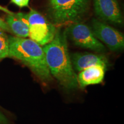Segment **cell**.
<instances>
[{
  "label": "cell",
  "instance_id": "cell-1",
  "mask_svg": "<svg viewBox=\"0 0 124 124\" xmlns=\"http://www.w3.org/2000/svg\"><path fill=\"white\" fill-rule=\"evenodd\" d=\"M66 31L57 29L50 43L43 46L49 72L60 86L67 90L79 87L77 75L71 63Z\"/></svg>",
  "mask_w": 124,
  "mask_h": 124
},
{
  "label": "cell",
  "instance_id": "cell-2",
  "mask_svg": "<svg viewBox=\"0 0 124 124\" xmlns=\"http://www.w3.org/2000/svg\"><path fill=\"white\" fill-rule=\"evenodd\" d=\"M8 57L16 59L27 66L43 83L53 80L46 64L43 47L31 39L9 36Z\"/></svg>",
  "mask_w": 124,
  "mask_h": 124
},
{
  "label": "cell",
  "instance_id": "cell-3",
  "mask_svg": "<svg viewBox=\"0 0 124 124\" xmlns=\"http://www.w3.org/2000/svg\"><path fill=\"white\" fill-rule=\"evenodd\" d=\"M89 0H49L48 12L54 25L79 22L89 7Z\"/></svg>",
  "mask_w": 124,
  "mask_h": 124
},
{
  "label": "cell",
  "instance_id": "cell-4",
  "mask_svg": "<svg viewBox=\"0 0 124 124\" xmlns=\"http://www.w3.org/2000/svg\"><path fill=\"white\" fill-rule=\"evenodd\" d=\"M29 24V37L43 46L50 43L55 37L57 28L55 25L35 9L27 13Z\"/></svg>",
  "mask_w": 124,
  "mask_h": 124
},
{
  "label": "cell",
  "instance_id": "cell-5",
  "mask_svg": "<svg viewBox=\"0 0 124 124\" xmlns=\"http://www.w3.org/2000/svg\"><path fill=\"white\" fill-rule=\"evenodd\" d=\"M65 31L67 37L76 46L95 51L97 53L106 51L104 45L96 38L91 29L86 24L79 22L72 23Z\"/></svg>",
  "mask_w": 124,
  "mask_h": 124
},
{
  "label": "cell",
  "instance_id": "cell-6",
  "mask_svg": "<svg viewBox=\"0 0 124 124\" xmlns=\"http://www.w3.org/2000/svg\"><path fill=\"white\" fill-rule=\"evenodd\" d=\"M91 30L96 38L103 43L113 52L123 50L124 34L106 23L97 19H93Z\"/></svg>",
  "mask_w": 124,
  "mask_h": 124
},
{
  "label": "cell",
  "instance_id": "cell-7",
  "mask_svg": "<svg viewBox=\"0 0 124 124\" xmlns=\"http://www.w3.org/2000/svg\"><path fill=\"white\" fill-rule=\"evenodd\" d=\"M96 15L103 21L116 25H122L124 19L117 0H94Z\"/></svg>",
  "mask_w": 124,
  "mask_h": 124
},
{
  "label": "cell",
  "instance_id": "cell-8",
  "mask_svg": "<svg viewBox=\"0 0 124 124\" xmlns=\"http://www.w3.org/2000/svg\"><path fill=\"white\" fill-rule=\"evenodd\" d=\"M70 56L74 70L78 72L95 65H102L106 67L108 65V58L103 54L75 52Z\"/></svg>",
  "mask_w": 124,
  "mask_h": 124
},
{
  "label": "cell",
  "instance_id": "cell-9",
  "mask_svg": "<svg viewBox=\"0 0 124 124\" xmlns=\"http://www.w3.org/2000/svg\"><path fill=\"white\" fill-rule=\"evenodd\" d=\"M107 67L95 65L80 71L77 75L78 86L85 88L90 85H97L103 81Z\"/></svg>",
  "mask_w": 124,
  "mask_h": 124
},
{
  "label": "cell",
  "instance_id": "cell-10",
  "mask_svg": "<svg viewBox=\"0 0 124 124\" xmlns=\"http://www.w3.org/2000/svg\"><path fill=\"white\" fill-rule=\"evenodd\" d=\"M6 23L10 29L16 37L27 38L29 37V24L27 13L18 12L13 15H8Z\"/></svg>",
  "mask_w": 124,
  "mask_h": 124
},
{
  "label": "cell",
  "instance_id": "cell-11",
  "mask_svg": "<svg viewBox=\"0 0 124 124\" xmlns=\"http://www.w3.org/2000/svg\"><path fill=\"white\" fill-rule=\"evenodd\" d=\"M8 36L5 32L0 31V61L8 57Z\"/></svg>",
  "mask_w": 124,
  "mask_h": 124
},
{
  "label": "cell",
  "instance_id": "cell-12",
  "mask_svg": "<svg viewBox=\"0 0 124 124\" xmlns=\"http://www.w3.org/2000/svg\"><path fill=\"white\" fill-rule=\"evenodd\" d=\"M30 0H11V2L20 8L28 7Z\"/></svg>",
  "mask_w": 124,
  "mask_h": 124
},
{
  "label": "cell",
  "instance_id": "cell-13",
  "mask_svg": "<svg viewBox=\"0 0 124 124\" xmlns=\"http://www.w3.org/2000/svg\"><path fill=\"white\" fill-rule=\"evenodd\" d=\"M0 31H4V32H10L7 23L1 18H0Z\"/></svg>",
  "mask_w": 124,
  "mask_h": 124
},
{
  "label": "cell",
  "instance_id": "cell-14",
  "mask_svg": "<svg viewBox=\"0 0 124 124\" xmlns=\"http://www.w3.org/2000/svg\"><path fill=\"white\" fill-rule=\"evenodd\" d=\"M0 124H11L8 118L0 111Z\"/></svg>",
  "mask_w": 124,
  "mask_h": 124
},
{
  "label": "cell",
  "instance_id": "cell-15",
  "mask_svg": "<svg viewBox=\"0 0 124 124\" xmlns=\"http://www.w3.org/2000/svg\"><path fill=\"white\" fill-rule=\"evenodd\" d=\"M0 10L5 12V13H7V15H13V14L15 13L14 12H11L10 10H9L7 8L2 7V6L1 5H0Z\"/></svg>",
  "mask_w": 124,
  "mask_h": 124
}]
</instances>
